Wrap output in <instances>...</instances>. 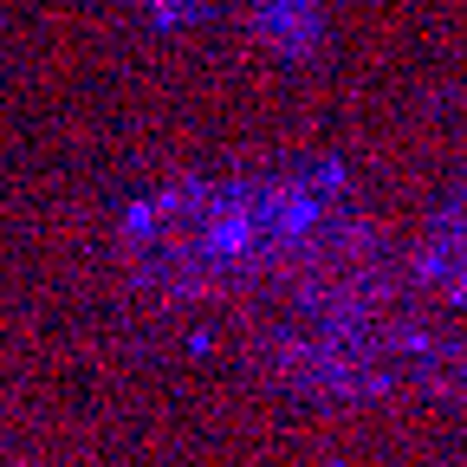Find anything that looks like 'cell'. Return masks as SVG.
Returning a JSON list of instances; mask_svg holds the SVG:
<instances>
[{
  "mask_svg": "<svg viewBox=\"0 0 467 467\" xmlns=\"http://www.w3.org/2000/svg\"><path fill=\"white\" fill-rule=\"evenodd\" d=\"M143 7H150L162 26H189V20H202V14H208V0H143Z\"/></svg>",
  "mask_w": 467,
  "mask_h": 467,
  "instance_id": "cell-3",
  "label": "cell"
},
{
  "mask_svg": "<svg viewBox=\"0 0 467 467\" xmlns=\"http://www.w3.org/2000/svg\"><path fill=\"white\" fill-rule=\"evenodd\" d=\"M254 33L285 58H306L325 39V0H254Z\"/></svg>",
  "mask_w": 467,
  "mask_h": 467,
  "instance_id": "cell-2",
  "label": "cell"
},
{
  "mask_svg": "<svg viewBox=\"0 0 467 467\" xmlns=\"http://www.w3.org/2000/svg\"><path fill=\"white\" fill-rule=\"evenodd\" d=\"M318 214H325V195L299 175H285V182H221V189H182V195L150 202L137 214V241L156 260L227 273L306 241Z\"/></svg>",
  "mask_w": 467,
  "mask_h": 467,
  "instance_id": "cell-1",
  "label": "cell"
}]
</instances>
